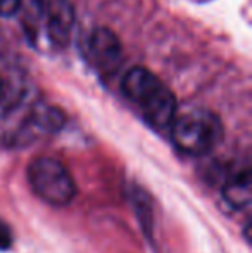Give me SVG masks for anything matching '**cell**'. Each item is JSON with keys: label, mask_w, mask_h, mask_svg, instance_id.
<instances>
[{"label": "cell", "mask_w": 252, "mask_h": 253, "mask_svg": "<svg viewBox=\"0 0 252 253\" xmlns=\"http://www.w3.org/2000/svg\"><path fill=\"white\" fill-rule=\"evenodd\" d=\"M223 200L235 210L247 209L252 202V177L251 169H242L233 174L223 184Z\"/></svg>", "instance_id": "obj_7"}, {"label": "cell", "mask_w": 252, "mask_h": 253, "mask_svg": "<svg viewBox=\"0 0 252 253\" xmlns=\"http://www.w3.org/2000/svg\"><path fill=\"white\" fill-rule=\"evenodd\" d=\"M171 141L182 153L192 157L207 155L223 140V124L214 112L194 109L173 121Z\"/></svg>", "instance_id": "obj_1"}, {"label": "cell", "mask_w": 252, "mask_h": 253, "mask_svg": "<svg viewBox=\"0 0 252 253\" xmlns=\"http://www.w3.org/2000/svg\"><path fill=\"white\" fill-rule=\"evenodd\" d=\"M131 200H133V209L137 213L138 220H140L142 229L145 231L149 238L152 236V202L149 198V195L140 188H135V191L131 193Z\"/></svg>", "instance_id": "obj_9"}, {"label": "cell", "mask_w": 252, "mask_h": 253, "mask_svg": "<svg viewBox=\"0 0 252 253\" xmlns=\"http://www.w3.org/2000/svg\"><path fill=\"white\" fill-rule=\"evenodd\" d=\"M12 243H14L12 229H10L5 220L0 219V252L9 250V248L12 247Z\"/></svg>", "instance_id": "obj_10"}, {"label": "cell", "mask_w": 252, "mask_h": 253, "mask_svg": "<svg viewBox=\"0 0 252 253\" xmlns=\"http://www.w3.org/2000/svg\"><path fill=\"white\" fill-rule=\"evenodd\" d=\"M28 183L40 200L52 207H66L76 197V183L61 160L42 155L30 162Z\"/></svg>", "instance_id": "obj_2"}, {"label": "cell", "mask_w": 252, "mask_h": 253, "mask_svg": "<svg viewBox=\"0 0 252 253\" xmlns=\"http://www.w3.org/2000/svg\"><path fill=\"white\" fill-rule=\"evenodd\" d=\"M176 97L168 86H164L147 105L142 107V116L154 129H168L176 119Z\"/></svg>", "instance_id": "obj_6"}, {"label": "cell", "mask_w": 252, "mask_h": 253, "mask_svg": "<svg viewBox=\"0 0 252 253\" xmlns=\"http://www.w3.org/2000/svg\"><path fill=\"white\" fill-rule=\"evenodd\" d=\"M45 30L50 42L57 47L69 43L74 26V7L69 0H49L45 3Z\"/></svg>", "instance_id": "obj_5"}, {"label": "cell", "mask_w": 252, "mask_h": 253, "mask_svg": "<svg viewBox=\"0 0 252 253\" xmlns=\"http://www.w3.org/2000/svg\"><path fill=\"white\" fill-rule=\"evenodd\" d=\"M3 95V83H2V78H0V98H2Z\"/></svg>", "instance_id": "obj_12"}, {"label": "cell", "mask_w": 252, "mask_h": 253, "mask_svg": "<svg viewBox=\"0 0 252 253\" xmlns=\"http://www.w3.org/2000/svg\"><path fill=\"white\" fill-rule=\"evenodd\" d=\"M21 0H0V14L2 16H14V14L19 12Z\"/></svg>", "instance_id": "obj_11"}, {"label": "cell", "mask_w": 252, "mask_h": 253, "mask_svg": "<svg viewBox=\"0 0 252 253\" xmlns=\"http://www.w3.org/2000/svg\"><path fill=\"white\" fill-rule=\"evenodd\" d=\"M164 86L166 84L152 71L142 66L131 67L121 80V91L125 93V97L137 103L140 109L147 105Z\"/></svg>", "instance_id": "obj_4"}, {"label": "cell", "mask_w": 252, "mask_h": 253, "mask_svg": "<svg viewBox=\"0 0 252 253\" xmlns=\"http://www.w3.org/2000/svg\"><path fill=\"white\" fill-rule=\"evenodd\" d=\"M28 121H30L31 129L42 131V133H55V131L62 129L64 123H66V116L57 107L38 105L33 109Z\"/></svg>", "instance_id": "obj_8"}, {"label": "cell", "mask_w": 252, "mask_h": 253, "mask_svg": "<svg viewBox=\"0 0 252 253\" xmlns=\"http://www.w3.org/2000/svg\"><path fill=\"white\" fill-rule=\"evenodd\" d=\"M88 53L101 73H112L123 59V45L118 35L109 28H95L88 37Z\"/></svg>", "instance_id": "obj_3"}]
</instances>
